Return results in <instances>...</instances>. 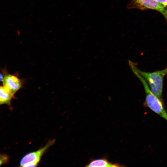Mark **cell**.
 <instances>
[{"label":"cell","instance_id":"8","mask_svg":"<svg viewBox=\"0 0 167 167\" xmlns=\"http://www.w3.org/2000/svg\"><path fill=\"white\" fill-rule=\"evenodd\" d=\"M9 161V157L6 154H0V166L5 164Z\"/></svg>","mask_w":167,"mask_h":167},{"label":"cell","instance_id":"1","mask_svg":"<svg viewBox=\"0 0 167 167\" xmlns=\"http://www.w3.org/2000/svg\"><path fill=\"white\" fill-rule=\"evenodd\" d=\"M131 68L135 69L146 81L152 92L162 102L163 81L167 74V67L165 69L152 72L141 71L130 61Z\"/></svg>","mask_w":167,"mask_h":167},{"label":"cell","instance_id":"2","mask_svg":"<svg viewBox=\"0 0 167 167\" xmlns=\"http://www.w3.org/2000/svg\"><path fill=\"white\" fill-rule=\"evenodd\" d=\"M133 71L143 85L146 93V105L167 121V113L163 107L162 102L152 92L144 79L136 71L134 70Z\"/></svg>","mask_w":167,"mask_h":167},{"label":"cell","instance_id":"5","mask_svg":"<svg viewBox=\"0 0 167 167\" xmlns=\"http://www.w3.org/2000/svg\"><path fill=\"white\" fill-rule=\"evenodd\" d=\"M129 6L142 10H153L158 11L165 17V15L166 9L156 0H131Z\"/></svg>","mask_w":167,"mask_h":167},{"label":"cell","instance_id":"9","mask_svg":"<svg viewBox=\"0 0 167 167\" xmlns=\"http://www.w3.org/2000/svg\"><path fill=\"white\" fill-rule=\"evenodd\" d=\"M165 7H167V0H156Z\"/></svg>","mask_w":167,"mask_h":167},{"label":"cell","instance_id":"7","mask_svg":"<svg viewBox=\"0 0 167 167\" xmlns=\"http://www.w3.org/2000/svg\"><path fill=\"white\" fill-rule=\"evenodd\" d=\"M87 167H120L122 166L118 164H113L109 162L105 159H99L94 160L90 162Z\"/></svg>","mask_w":167,"mask_h":167},{"label":"cell","instance_id":"10","mask_svg":"<svg viewBox=\"0 0 167 167\" xmlns=\"http://www.w3.org/2000/svg\"><path fill=\"white\" fill-rule=\"evenodd\" d=\"M165 17L166 18L167 20V9L166 10V14Z\"/></svg>","mask_w":167,"mask_h":167},{"label":"cell","instance_id":"6","mask_svg":"<svg viewBox=\"0 0 167 167\" xmlns=\"http://www.w3.org/2000/svg\"><path fill=\"white\" fill-rule=\"evenodd\" d=\"M14 98V96L3 86L0 85V105L6 104L11 107V100Z\"/></svg>","mask_w":167,"mask_h":167},{"label":"cell","instance_id":"3","mask_svg":"<svg viewBox=\"0 0 167 167\" xmlns=\"http://www.w3.org/2000/svg\"><path fill=\"white\" fill-rule=\"evenodd\" d=\"M55 140V139L50 140L44 147L36 151L29 153L24 156L20 161V166H36L44 153L48 148L54 144Z\"/></svg>","mask_w":167,"mask_h":167},{"label":"cell","instance_id":"4","mask_svg":"<svg viewBox=\"0 0 167 167\" xmlns=\"http://www.w3.org/2000/svg\"><path fill=\"white\" fill-rule=\"evenodd\" d=\"M1 71L3 75L2 82L3 86L14 96L22 88L23 85L22 80L18 77L16 74L9 73L6 68L2 69Z\"/></svg>","mask_w":167,"mask_h":167}]
</instances>
